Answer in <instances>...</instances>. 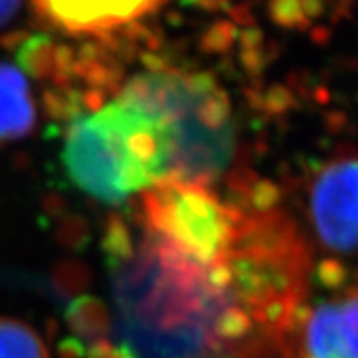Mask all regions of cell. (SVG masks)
I'll use <instances>...</instances> for the list:
<instances>
[{
  "label": "cell",
  "instance_id": "cell-5",
  "mask_svg": "<svg viewBox=\"0 0 358 358\" xmlns=\"http://www.w3.org/2000/svg\"><path fill=\"white\" fill-rule=\"evenodd\" d=\"M240 214L234 199L201 181L165 179L141 194L143 231L220 274Z\"/></svg>",
  "mask_w": 358,
  "mask_h": 358
},
{
  "label": "cell",
  "instance_id": "cell-7",
  "mask_svg": "<svg viewBox=\"0 0 358 358\" xmlns=\"http://www.w3.org/2000/svg\"><path fill=\"white\" fill-rule=\"evenodd\" d=\"M306 213L318 247L329 262L358 256V156L324 161L307 179Z\"/></svg>",
  "mask_w": 358,
  "mask_h": 358
},
{
  "label": "cell",
  "instance_id": "cell-12",
  "mask_svg": "<svg viewBox=\"0 0 358 358\" xmlns=\"http://www.w3.org/2000/svg\"><path fill=\"white\" fill-rule=\"evenodd\" d=\"M24 0H0V28H4L19 15Z\"/></svg>",
  "mask_w": 358,
  "mask_h": 358
},
{
  "label": "cell",
  "instance_id": "cell-11",
  "mask_svg": "<svg viewBox=\"0 0 358 358\" xmlns=\"http://www.w3.org/2000/svg\"><path fill=\"white\" fill-rule=\"evenodd\" d=\"M0 358H50L44 340L26 322L0 316Z\"/></svg>",
  "mask_w": 358,
  "mask_h": 358
},
{
  "label": "cell",
  "instance_id": "cell-2",
  "mask_svg": "<svg viewBox=\"0 0 358 358\" xmlns=\"http://www.w3.org/2000/svg\"><path fill=\"white\" fill-rule=\"evenodd\" d=\"M240 223L222 267L236 309L265 342L280 344L311 291V245L271 189L240 183Z\"/></svg>",
  "mask_w": 358,
  "mask_h": 358
},
{
  "label": "cell",
  "instance_id": "cell-10",
  "mask_svg": "<svg viewBox=\"0 0 358 358\" xmlns=\"http://www.w3.org/2000/svg\"><path fill=\"white\" fill-rule=\"evenodd\" d=\"M355 0H271L276 19L291 28H327L338 22Z\"/></svg>",
  "mask_w": 358,
  "mask_h": 358
},
{
  "label": "cell",
  "instance_id": "cell-3",
  "mask_svg": "<svg viewBox=\"0 0 358 358\" xmlns=\"http://www.w3.org/2000/svg\"><path fill=\"white\" fill-rule=\"evenodd\" d=\"M62 165L77 189L117 205L172 178V137L165 119L115 97L66 119Z\"/></svg>",
  "mask_w": 358,
  "mask_h": 358
},
{
  "label": "cell",
  "instance_id": "cell-4",
  "mask_svg": "<svg viewBox=\"0 0 358 358\" xmlns=\"http://www.w3.org/2000/svg\"><path fill=\"white\" fill-rule=\"evenodd\" d=\"M117 97L165 119L172 137V178L216 183L236 159L231 99L213 76L154 62L123 85Z\"/></svg>",
  "mask_w": 358,
  "mask_h": 358
},
{
  "label": "cell",
  "instance_id": "cell-14",
  "mask_svg": "<svg viewBox=\"0 0 358 358\" xmlns=\"http://www.w3.org/2000/svg\"><path fill=\"white\" fill-rule=\"evenodd\" d=\"M355 285L358 287V271H357V276H355Z\"/></svg>",
  "mask_w": 358,
  "mask_h": 358
},
{
  "label": "cell",
  "instance_id": "cell-13",
  "mask_svg": "<svg viewBox=\"0 0 358 358\" xmlns=\"http://www.w3.org/2000/svg\"><path fill=\"white\" fill-rule=\"evenodd\" d=\"M207 358H240V357H236V355H231V353H229V349H225V351H217V353L208 355Z\"/></svg>",
  "mask_w": 358,
  "mask_h": 358
},
{
  "label": "cell",
  "instance_id": "cell-9",
  "mask_svg": "<svg viewBox=\"0 0 358 358\" xmlns=\"http://www.w3.org/2000/svg\"><path fill=\"white\" fill-rule=\"evenodd\" d=\"M37 127V106L20 66L0 62V146L28 137Z\"/></svg>",
  "mask_w": 358,
  "mask_h": 358
},
{
  "label": "cell",
  "instance_id": "cell-1",
  "mask_svg": "<svg viewBox=\"0 0 358 358\" xmlns=\"http://www.w3.org/2000/svg\"><path fill=\"white\" fill-rule=\"evenodd\" d=\"M104 250L115 300L113 345L121 358H207L238 349L252 335L213 268L146 231L134 236L123 222L110 223Z\"/></svg>",
  "mask_w": 358,
  "mask_h": 358
},
{
  "label": "cell",
  "instance_id": "cell-6",
  "mask_svg": "<svg viewBox=\"0 0 358 358\" xmlns=\"http://www.w3.org/2000/svg\"><path fill=\"white\" fill-rule=\"evenodd\" d=\"M318 280L327 294L303 303L280 344L294 358H358V287L348 283L344 264L329 259Z\"/></svg>",
  "mask_w": 358,
  "mask_h": 358
},
{
  "label": "cell",
  "instance_id": "cell-8",
  "mask_svg": "<svg viewBox=\"0 0 358 358\" xmlns=\"http://www.w3.org/2000/svg\"><path fill=\"white\" fill-rule=\"evenodd\" d=\"M48 28L73 38H115L137 28L169 0H29Z\"/></svg>",
  "mask_w": 358,
  "mask_h": 358
}]
</instances>
